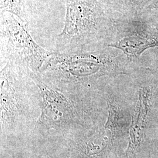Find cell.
<instances>
[{
    "mask_svg": "<svg viewBox=\"0 0 158 158\" xmlns=\"http://www.w3.org/2000/svg\"><path fill=\"white\" fill-rule=\"evenodd\" d=\"M62 31L54 37L63 53L90 52L107 46L114 18L98 0H65Z\"/></svg>",
    "mask_w": 158,
    "mask_h": 158,
    "instance_id": "cell-1",
    "label": "cell"
},
{
    "mask_svg": "<svg viewBox=\"0 0 158 158\" xmlns=\"http://www.w3.org/2000/svg\"><path fill=\"white\" fill-rule=\"evenodd\" d=\"M0 36L1 53L13 65L38 71L53 54L40 46L27 26L10 13L0 14Z\"/></svg>",
    "mask_w": 158,
    "mask_h": 158,
    "instance_id": "cell-2",
    "label": "cell"
},
{
    "mask_svg": "<svg viewBox=\"0 0 158 158\" xmlns=\"http://www.w3.org/2000/svg\"><path fill=\"white\" fill-rule=\"evenodd\" d=\"M42 71L64 79H85L121 73L123 62L110 51L74 53H53Z\"/></svg>",
    "mask_w": 158,
    "mask_h": 158,
    "instance_id": "cell-3",
    "label": "cell"
},
{
    "mask_svg": "<svg viewBox=\"0 0 158 158\" xmlns=\"http://www.w3.org/2000/svg\"><path fill=\"white\" fill-rule=\"evenodd\" d=\"M33 77L41 90L43 98L40 121L48 127L68 124L73 117L72 104L63 94L41 81L35 74H33Z\"/></svg>",
    "mask_w": 158,
    "mask_h": 158,
    "instance_id": "cell-4",
    "label": "cell"
},
{
    "mask_svg": "<svg viewBox=\"0 0 158 158\" xmlns=\"http://www.w3.org/2000/svg\"><path fill=\"white\" fill-rule=\"evenodd\" d=\"M34 21L32 36L51 34L53 21L62 19L66 10L65 0H27Z\"/></svg>",
    "mask_w": 158,
    "mask_h": 158,
    "instance_id": "cell-5",
    "label": "cell"
},
{
    "mask_svg": "<svg viewBox=\"0 0 158 158\" xmlns=\"http://www.w3.org/2000/svg\"><path fill=\"white\" fill-rule=\"evenodd\" d=\"M150 91L142 88L139 93V104L132 119L130 131V142L127 155L131 156L137 152L141 146L143 132L146 123L148 113L149 110Z\"/></svg>",
    "mask_w": 158,
    "mask_h": 158,
    "instance_id": "cell-6",
    "label": "cell"
},
{
    "mask_svg": "<svg viewBox=\"0 0 158 158\" xmlns=\"http://www.w3.org/2000/svg\"><path fill=\"white\" fill-rule=\"evenodd\" d=\"M115 19V14L120 19H129L135 16L143 6L152 0H98Z\"/></svg>",
    "mask_w": 158,
    "mask_h": 158,
    "instance_id": "cell-7",
    "label": "cell"
},
{
    "mask_svg": "<svg viewBox=\"0 0 158 158\" xmlns=\"http://www.w3.org/2000/svg\"><path fill=\"white\" fill-rule=\"evenodd\" d=\"M0 12H8L14 15L27 26L32 34L34 21L27 0H0Z\"/></svg>",
    "mask_w": 158,
    "mask_h": 158,
    "instance_id": "cell-8",
    "label": "cell"
},
{
    "mask_svg": "<svg viewBox=\"0 0 158 158\" xmlns=\"http://www.w3.org/2000/svg\"><path fill=\"white\" fill-rule=\"evenodd\" d=\"M109 115L108 119L106 124L105 125V128L111 131V132L113 136L115 135V133L119 130V127L120 125V119L121 111L119 108L115 105L114 104L111 102H109Z\"/></svg>",
    "mask_w": 158,
    "mask_h": 158,
    "instance_id": "cell-9",
    "label": "cell"
},
{
    "mask_svg": "<svg viewBox=\"0 0 158 158\" xmlns=\"http://www.w3.org/2000/svg\"><path fill=\"white\" fill-rule=\"evenodd\" d=\"M149 7L153 10H155L156 11L158 12V0L155 1L153 4H152Z\"/></svg>",
    "mask_w": 158,
    "mask_h": 158,
    "instance_id": "cell-10",
    "label": "cell"
}]
</instances>
